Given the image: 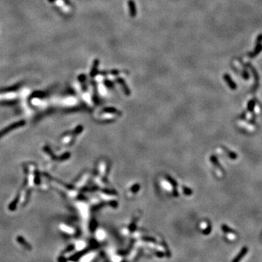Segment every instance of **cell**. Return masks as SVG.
Here are the masks:
<instances>
[{
  "label": "cell",
  "mask_w": 262,
  "mask_h": 262,
  "mask_svg": "<svg viewBox=\"0 0 262 262\" xmlns=\"http://www.w3.org/2000/svg\"><path fill=\"white\" fill-rule=\"evenodd\" d=\"M117 82H118L119 84L121 85L122 87H123V89H124L126 93H130L128 87H127V85H126V84H125V82H124V80H123V79H122V78H117Z\"/></svg>",
  "instance_id": "obj_6"
},
{
  "label": "cell",
  "mask_w": 262,
  "mask_h": 262,
  "mask_svg": "<svg viewBox=\"0 0 262 262\" xmlns=\"http://www.w3.org/2000/svg\"><path fill=\"white\" fill-rule=\"evenodd\" d=\"M239 124H240L241 127H245V128L246 130H248V131H253V130H255L254 126L252 125V124H248L247 122H245L244 121H240L239 122Z\"/></svg>",
  "instance_id": "obj_4"
},
{
  "label": "cell",
  "mask_w": 262,
  "mask_h": 262,
  "mask_svg": "<svg viewBox=\"0 0 262 262\" xmlns=\"http://www.w3.org/2000/svg\"><path fill=\"white\" fill-rule=\"evenodd\" d=\"M127 5L129 8V13L132 18H135L137 15V8L135 2L133 0H128L127 1Z\"/></svg>",
  "instance_id": "obj_1"
},
{
  "label": "cell",
  "mask_w": 262,
  "mask_h": 262,
  "mask_svg": "<svg viewBox=\"0 0 262 262\" xmlns=\"http://www.w3.org/2000/svg\"><path fill=\"white\" fill-rule=\"evenodd\" d=\"M99 63H100V61H99L98 59H96V60L94 61V62H93V68H92L91 73H90V74H91L92 76H94L95 75H96V74L97 73V69H98V65H99Z\"/></svg>",
  "instance_id": "obj_5"
},
{
  "label": "cell",
  "mask_w": 262,
  "mask_h": 262,
  "mask_svg": "<svg viewBox=\"0 0 262 262\" xmlns=\"http://www.w3.org/2000/svg\"><path fill=\"white\" fill-rule=\"evenodd\" d=\"M243 77L244 78V79H245V80H248L249 79V74H248V73L247 72H246L245 70H244L243 71Z\"/></svg>",
  "instance_id": "obj_8"
},
{
  "label": "cell",
  "mask_w": 262,
  "mask_h": 262,
  "mask_svg": "<svg viewBox=\"0 0 262 262\" xmlns=\"http://www.w3.org/2000/svg\"><path fill=\"white\" fill-rule=\"evenodd\" d=\"M262 50V45L261 43H257L256 47H255L254 50L253 51V52H251L250 54H249V56L250 58H254L256 56L259 54V52Z\"/></svg>",
  "instance_id": "obj_3"
},
{
  "label": "cell",
  "mask_w": 262,
  "mask_h": 262,
  "mask_svg": "<svg viewBox=\"0 0 262 262\" xmlns=\"http://www.w3.org/2000/svg\"><path fill=\"white\" fill-rule=\"evenodd\" d=\"M254 109H255V112H256V114H259V113L260 112V111H259V107H258V106H255Z\"/></svg>",
  "instance_id": "obj_10"
},
{
  "label": "cell",
  "mask_w": 262,
  "mask_h": 262,
  "mask_svg": "<svg viewBox=\"0 0 262 262\" xmlns=\"http://www.w3.org/2000/svg\"><path fill=\"white\" fill-rule=\"evenodd\" d=\"M223 79H224V80L226 81V84H227L228 85H229V87H230V89H232V90H236V89H237V85H236V84L234 83V82L232 80V78L229 76V74H225L223 75Z\"/></svg>",
  "instance_id": "obj_2"
},
{
  "label": "cell",
  "mask_w": 262,
  "mask_h": 262,
  "mask_svg": "<svg viewBox=\"0 0 262 262\" xmlns=\"http://www.w3.org/2000/svg\"><path fill=\"white\" fill-rule=\"evenodd\" d=\"M257 43H260L262 41V34H259V36L257 37Z\"/></svg>",
  "instance_id": "obj_9"
},
{
  "label": "cell",
  "mask_w": 262,
  "mask_h": 262,
  "mask_svg": "<svg viewBox=\"0 0 262 262\" xmlns=\"http://www.w3.org/2000/svg\"><path fill=\"white\" fill-rule=\"evenodd\" d=\"M255 106H256V103H255V100H251L249 101L248 103V109L249 111H253V109H254Z\"/></svg>",
  "instance_id": "obj_7"
}]
</instances>
